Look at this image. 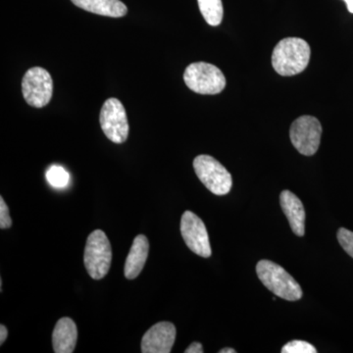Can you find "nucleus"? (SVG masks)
Returning a JSON list of instances; mask_svg holds the SVG:
<instances>
[{"mask_svg":"<svg viewBox=\"0 0 353 353\" xmlns=\"http://www.w3.org/2000/svg\"><path fill=\"white\" fill-rule=\"evenodd\" d=\"M280 203L294 234L297 236H303L305 234V210L303 202L290 190H283Z\"/></svg>","mask_w":353,"mask_h":353,"instance_id":"nucleus-11","label":"nucleus"},{"mask_svg":"<svg viewBox=\"0 0 353 353\" xmlns=\"http://www.w3.org/2000/svg\"><path fill=\"white\" fill-rule=\"evenodd\" d=\"M112 261V248L108 236L101 230H95L88 236L83 262L88 275L101 280L108 275Z\"/></svg>","mask_w":353,"mask_h":353,"instance_id":"nucleus-3","label":"nucleus"},{"mask_svg":"<svg viewBox=\"0 0 353 353\" xmlns=\"http://www.w3.org/2000/svg\"><path fill=\"white\" fill-rule=\"evenodd\" d=\"M77 340H78V329L75 322L69 317L61 318L53 330V352L55 353L74 352Z\"/></svg>","mask_w":353,"mask_h":353,"instance_id":"nucleus-12","label":"nucleus"},{"mask_svg":"<svg viewBox=\"0 0 353 353\" xmlns=\"http://www.w3.org/2000/svg\"><path fill=\"white\" fill-rule=\"evenodd\" d=\"M347 3V10L353 14V0H343Z\"/></svg>","mask_w":353,"mask_h":353,"instance_id":"nucleus-22","label":"nucleus"},{"mask_svg":"<svg viewBox=\"0 0 353 353\" xmlns=\"http://www.w3.org/2000/svg\"><path fill=\"white\" fill-rule=\"evenodd\" d=\"M22 92L26 102L32 108L48 105L52 99L53 81L50 74L41 67H32L22 80Z\"/></svg>","mask_w":353,"mask_h":353,"instance_id":"nucleus-6","label":"nucleus"},{"mask_svg":"<svg viewBox=\"0 0 353 353\" xmlns=\"http://www.w3.org/2000/svg\"><path fill=\"white\" fill-rule=\"evenodd\" d=\"M321 134V123L313 116H301L290 126V137L292 145L297 152L306 157H311L317 152Z\"/></svg>","mask_w":353,"mask_h":353,"instance_id":"nucleus-8","label":"nucleus"},{"mask_svg":"<svg viewBox=\"0 0 353 353\" xmlns=\"http://www.w3.org/2000/svg\"><path fill=\"white\" fill-rule=\"evenodd\" d=\"M311 48L303 39L287 38L279 41L272 54V65L281 76H294L306 69Z\"/></svg>","mask_w":353,"mask_h":353,"instance_id":"nucleus-1","label":"nucleus"},{"mask_svg":"<svg viewBox=\"0 0 353 353\" xmlns=\"http://www.w3.org/2000/svg\"><path fill=\"white\" fill-rule=\"evenodd\" d=\"M236 350H234V348H223V350H221L219 353H236Z\"/></svg>","mask_w":353,"mask_h":353,"instance_id":"nucleus-23","label":"nucleus"},{"mask_svg":"<svg viewBox=\"0 0 353 353\" xmlns=\"http://www.w3.org/2000/svg\"><path fill=\"white\" fill-rule=\"evenodd\" d=\"M256 273L262 284L281 299L296 301L303 297V290L296 279L280 265L270 260H260L256 265Z\"/></svg>","mask_w":353,"mask_h":353,"instance_id":"nucleus-2","label":"nucleus"},{"mask_svg":"<svg viewBox=\"0 0 353 353\" xmlns=\"http://www.w3.org/2000/svg\"><path fill=\"white\" fill-rule=\"evenodd\" d=\"M46 179L52 187L59 189L68 185L69 174L62 167L52 166L46 172Z\"/></svg>","mask_w":353,"mask_h":353,"instance_id":"nucleus-16","label":"nucleus"},{"mask_svg":"<svg viewBox=\"0 0 353 353\" xmlns=\"http://www.w3.org/2000/svg\"><path fill=\"white\" fill-rule=\"evenodd\" d=\"M282 353H316L317 350L311 343L304 341H292L283 347Z\"/></svg>","mask_w":353,"mask_h":353,"instance_id":"nucleus-17","label":"nucleus"},{"mask_svg":"<svg viewBox=\"0 0 353 353\" xmlns=\"http://www.w3.org/2000/svg\"><path fill=\"white\" fill-rule=\"evenodd\" d=\"M336 236L341 248L353 259V232L345 228H341Z\"/></svg>","mask_w":353,"mask_h":353,"instance_id":"nucleus-18","label":"nucleus"},{"mask_svg":"<svg viewBox=\"0 0 353 353\" xmlns=\"http://www.w3.org/2000/svg\"><path fill=\"white\" fill-rule=\"evenodd\" d=\"M199 10L208 25L219 26L224 15L222 0H197Z\"/></svg>","mask_w":353,"mask_h":353,"instance_id":"nucleus-15","label":"nucleus"},{"mask_svg":"<svg viewBox=\"0 0 353 353\" xmlns=\"http://www.w3.org/2000/svg\"><path fill=\"white\" fill-rule=\"evenodd\" d=\"M194 168L201 182L216 196L229 194L233 187L230 172L212 157L199 155L194 158Z\"/></svg>","mask_w":353,"mask_h":353,"instance_id":"nucleus-5","label":"nucleus"},{"mask_svg":"<svg viewBox=\"0 0 353 353\" xmlns=\"http://www.w3.org/2000/svg\"><path fill=\"white\" fill-rule=\"evenodd\" d=\"M185 353H202L203 352V347L201 343H192L187 350H185Z\"/></svg>","mask_w":353,"mask_h":353,"instance_id":"nucleus-20","label":"nucleus"},{"mask_svg":"<svg viewBox=\"0 0 353 353\" xmlns=\"http://www.w3.org/2000/svg\"><path fill=\"white\" fill-rule=\"evenodd\" d=\"M7 336H8V331L4 325L0 326V345H3L4 341H6Z\"/></svg>","mask_w":353,"mask_h":353,"instance_id":"nucleus-21","label":"nucleus"},{"mask_svg":"<svg viewBox=\"0 0 353 353\" xmlns=\"http://www.w3.org/2000/svg\"><path fill=\"white\" fill-rule=\"evenodd\" d=\"M183 81L192 92L199 94H218L226 87L224 74L215 65L196 62L183 73Z\"/></svg>","mask_w":353,"mask_h":353,"instance_id":"nucleus-4","label":"nucleus"},{"mask_svg":"<svg viewBox=\"0 0 353 353\" xmlns=\"http://www.w3.org/2000/svg\"><path fill=\"white\" fill-rule=\"evenodd\" d=\"M176 336V327L173 323H157L143 336L141 352L170 353L175 343Z\"/></svg>","mask_w":353,"mask_h":353,"instance_id":"nucleus-10","label":"nucleus"},{"mask_svg":"<svg viewBox=\"0 0 353 353\" xmlns=\"http://www.w3.org/2000/svg\"><path fill=\"white\" fill-rule=\"evenodd\" d=\"M12 226V219L9 213L8 206L4 201L3 197H0V228L2 230L9 229Z\"/></svg>","mask_w":353,"mask_h":353,"instance_id":"nucleus-19","label":"nucleus"},{"mask_svg":"<svg viewBox=\"0 0 353 353\" xmlns=\"http://www.w3.org/2000/svg\"><path fill=\"white\" fill-rule=\"evenodd\" d=\"M181 234L192 252L208 259L212 254L208 232L203 221L192 211H185L181 219Z\"/></svg>","mask_w":353,"mask_h":353,"instance_id":"nucleus-9","label":"nucleus"},{"mask_svg":"<svg viewBox=\"0 0 353 353\" xmlns=\"http://www.w3.org/2000/svg\"><path fill=\"white\" fill-rule=\"evenodd\" d=\"M99 123L106 138L114 143H125L129 136V123L124 105L119 99H111L104 102L99 116Z\"/></svg>","mask_w":353,"mask_h":353,"instance_id":"nucleus-7","label":"nucleus"},{"mask_svg":"<svg viewBox=\"0 0 353 353\" xmlns=\"http://www.w3.org/2000/svg\"><path fill=\"white\" fill-rule=\"evenodd\" d=\"M74 6L88 12L106 16V17H124L128 12L127 6L120 0H71Z\"/></svg>","mask_w":353,"mask_h":353,"instance_id":"nucleus-14","label":"nucleus"},{"mask_svg":"<svg viewBox=\"0 0 353 353\" xmlns=\"http://www.w3.org/2000/svg\"><path fill=\"white\" fill-rule=\"evenodd\" d=\"M150 252V243L143 234L136 236L125 262L124 274L128 280L138 277L145 267Z\"/></svg>","mask_w":353,"mask_h":353,"instance_id":"nucleus-13","label":"nucleus"}]
</instances>
